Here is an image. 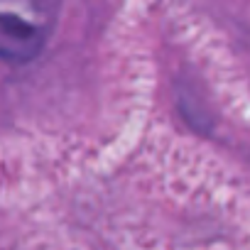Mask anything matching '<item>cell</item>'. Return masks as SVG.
Wrapping results in <instances>:
<instances>
[{
    "instance_id": "obj_1",
    "label": "cell",
    "mask_w": 250,
    "mask_h": 250,
    "mask_svg": "<svg viewBox=\"0 0 250 250\" xmlns=\"http://www.w3.org/2000/svg\"><path fill=\"white\" fill-rule=\"evenodd\" d=\"M57 13L49 0H0V59L8 64L35 59L57 25Z\"/></svg>"
}]
</instances>
